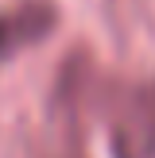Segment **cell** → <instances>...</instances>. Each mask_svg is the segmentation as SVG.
<instances>
[{"mask_svg":"<svg viewBox=\"0 0 155 158\" xmlns=\"http://www.w3.org/2000/svg\"><path fill=\"white\" fill-rule=\"evenodd\" d=\"M113 154L155 158V81H136L120 89L113 108Z\"/></svg>","mask_w":155,"mask_h":158,"instance_id":"obj_1","label":"cell"},{"mask_svg":"<svg viewBox=\"0 0 155 158\" xmlns=\"http://www.w3.org/2000/svg\"><path fill=\"white\" fill-rule=\"evenodd\" d=\"M58 27V4L54 0H16L0 8V62L39 46Z\"/></svg>","mask_w":155,"mask_h":158,"instance_id":"obj_2","label":"cell"}]
</instances>
